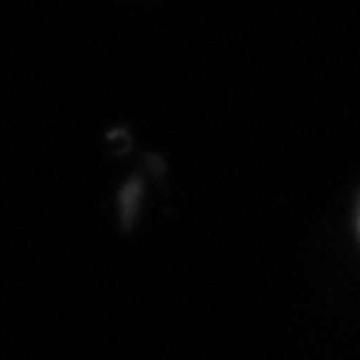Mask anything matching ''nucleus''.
Wrapping results in <instances>:
<instances>
[{"mask_svg": "<svg viewBox=\"0 0 360 360\" xmlns=\"http://www.w3.org/2000/svg\"><path fill=\"white\" fill-rule=\"evenodd\" d=\"M358 235H360V206H358Z\"/></svg>", "mask_w": 360, "mask_h": 360, "instance_id": "nucleus-1", "label": "nucleus"}]
</instances>
